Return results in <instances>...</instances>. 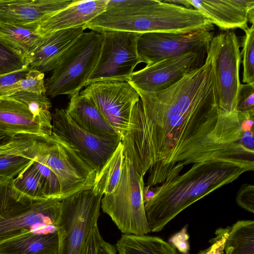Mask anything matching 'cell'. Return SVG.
I'll return each mask as SVG.
<instances>
[{
  "instance_id": "6da1fadb",
  "label": "cell",
  "mask_w": 254,
  "mask_h": 254,
  "mask_svg": "<svg viewBox=\"0 0 254 254\" xmlns=\"http://www.w3.org/2000/svg\"><path fill=\"white\" fill-rule=\"evenodd\" d=\"M136 90L140 99L122 143L139 175L148 173L147 186L172 180L190 165L254 157L244 143L253 131L250 114L220 109L213 75L206 68L159 92Z\"/></svg>"
},
{
  "instance_id": "7a4b0ae2",
  "label": "cell",
  "mask_w": 254,
  "mask_h": 254,
  "mask_svg": "<svg viewBox=\"0 0 254 254\" xmlns=\"http://www.w3.org/2000/svg\"><path fill=\"white\" fill-rule=\"evenodd\" d=\"M254 159L225 158L192 165L186 172L153 189L144 203L150 232L162 230L180 212L243 173L253 171Z\"/></svg>"
},
{
  "instance_id": "3957f363",
  "label": "cell",
  "mask_w": 254,
  "mask_h": 254,
  "mask_svg": "<svg viewBox=\"0 0 254 254\" xmlns=\"http://www.w3.org/2000/svg\"><path fill=\"white\" fill-rule=\"evenodd\" d=\"M12 180L0 182V242L24 231L56 232L61 200L31 198L16 190Z\"/></svg>"
},
{
  "instance_id": "277c9868",
  "label": "cell",
  "mask_w": 254,
  "mask_h": 254,
  "mask_svg": "<svg viewBox=\"0 0 254 254\" xmlns=\"http://www.w3.org/2000/svg\"><path fill=\"white\" fill-rule=\"evenodd\" d=\"M35 158L48 167L57 177L62 199L81 190L92 189L97 171L72 144L52 132L40 138Z\"/></svg>"
},
{
  "instance_id": "5b68a950",
  "label": "cell",
  "mask_w": 254,
  "mask_h": 254,
  "mask_svg": "<svg viewBox=\"0 0 254 254\" xmlns=\"http://www.w3.org/2000/svg\"><path fill=\"white\" fill-rule=\"evenodd\" d=\"M101 45L100 33L84 32L64 52L45 81L47 95L54 98L79 93L96 66Z\"/></svg>"
},
{
  "instance_id": "8992f818",
  "label": "cell",
  "mask_w": 254,
  "mask_h": 254,
  "mask_svg": "<svg viewBox=\"0 0 254 254\" xmlns=\"http://www.w3.org/2000/svg\"><path fill=\"white\" fill-rule=\"evenodd\" d=\"M124 155L119 184L114 192L102 196L101 207L124 234L146 235L150 230L142 196L143 178Z\"/></svg>"
},
{
  "instance_id": "52a82bcc",
  "label": "cell",
  "mask_w": 254,
  "mask_h": 254,
  "mask_svg": "<svg viewBox=\"0 0 254 254\" xmlns=\"http://www.w3.org/2000/svg\"><path fill=\"white\" fill-rule=\"evenodd\" d=\"M102 196L92 189L61 200L56 224L58 254H81L91 231L97 225Z\"/></svg>"
},
{
  "instance_id": "ba28073f",
  "label": "cell",
  "mask_w": 254,
  "mask_h": 254,
  "mask_svg": "<svg viewBox=\"0 0 254 254\" xmlns=\"http://www.w3.org/2000/svg\"><path fill=\"white\" fill-rule=\"evenodd\" d=\"M100 33V56L86 86L100 81H127L140 63L137 52L139 33L120 31Z\"/></svg>"
},
{
  "instance_id": "9c48e42d",
  "label": "cell",
  "mask_w": 254,
  "mask_h": 254,
  "mask_svg": "<svg viewBox=\"0 0 254 254\" xmlns=\"http://www.w3.org/2000/svg\"><path fill=\"white\" fill-rule=\"evenodd\" d=\"M212 40L214 85L218 107L226 113L237 112V95L241 85L240 43L236 34L230 30L214 36Z\"/></svg>"
},
{
  "instance_id": "30bf717a",
  "label": "cell",
  "mask_w": 254,
  "mask_h": 254,
  "mask_svg": "<svg viewBox=\"0 0 254 254\" xmlns=\"http://www.w3.org/2000/svg\"><path fill=\"white\" fill-rule=\"evenodd\" d=\"M79 94L95 105L122 140L132 109L140 99L137 91L126 81L108 80L93 82Z\"/></svg>"
},
{
  "instance_id": "8fae6325",
  "label": "cell",
  "mask_w": 254,
  "mask_h": 254,
  "mask_svg": "<svg viewBox=\"0 0 254 254\" xmlns=\"http://www.w3.org/2000/svg\"><path fill=\"white\" fill-rule=\"evenodd\" d=\"M214 32H147L139 34L137 52L140 63L149 65L190 53H207Z\"/></svg>"
},
{
  "instance_id": "7c38bea8",
  "label": "cell",
  "mask_w": 254,
  "mask_h": 254,
  "mask_svg": "<svg viewBox=\"0 0 254 254\" xmlns=\"http://www.w3.org/2000/svg\"><path fill=\"white\" fill-rule=\"evenodd\" d=\"M52 115V132L79 150L98 173L121 141L120 137L91 133L78 126L64 109H56Z\"/></svg>"
},
{
  "instance_id": "4fadbf2b",
  "label": "cell",
  "mask_w": 254,
  "mask_h": 254,
  "mask_svg": "<svg viewBox=\"0 0 254 254\" xmlns=\"http://www.w3.org/2000/svg\"><path fill=\"white\" fill-rule=\"evenodd\" d=\"M207 53H190L161 60L133 72L126 81L135 89L157 92L174 85L201 67Z\"/></svg>"
},
{
  "instance_id": "5bb4252c",
  "label": "cell",
  "mask_w": 254,
  "mask_h": 254,
  "mask_svg": "<svg viewBox=\"0 0 254 254\" xmlns=\"http://www.w3.org/2000/svg\"><path fill=\"white\" fill-rule=\"evenodd\" d=\"M74 0H0V21L37 29L53 14Z\"/></svg>"
},
{
  "instance_id": "9a60e30c",
  "label": "cell",
  "mask_w": 254,
  "mask_h": 254,
  "mask_svg": "<svg viewBox=\"0 0 254 254\" xmlns=\"http://www.w3.org/2000/svg\"><path fill=\"white\" fill-rule=\"evenodd\" d=\"M191 6L200 12L212 24L229 31L249 27L248 16L254 10V0H187Z\"/></svg>"
},
{
  "instance_id": "2e32d148",
  "label": "cell",
  "mask_w": 254,
  "mask_h": 254,
  "mask_svg": "<svg viewBox=\"0 0 254 254\" xmlns=\"http://www.w3.org/2000/svg\"><path fill=\"white\" fill-rule=\"evenodd\" d=\"M85 30L84 26L61 30L42 37L26 58L29 69L52 71L68 48Z\"/></svg>"
},
{
  "instance_id": "e0dca14e",
  "label": "cell",
  "mask_w": 254,
  "mask_h": 254,
  "mask_svg": "<svg viewBox=\"0 0 254 254\" xmlns=\"http://www.w3.org/2000/svg\"><path fill=\"white\" fill-rule=\"evenodd\" d=\"M107 2L108 0H74L66 7L40 23L36 33L42 37L57 31L85 26L105 10Z\"/></svg>"
},
{
  "instance_id": "ac0fdd59",
  "label": "cell",
  "mask_w": 254,
  "mask_h": 254,
  "mask_svg": "<svg viewBox=\"0 0 254 254\" xmlns=\"http://www.w3.org/2000/svg\"><path fill=\"white\" fill-rule=\"evenodd\" d=\"M40 138L19 134L0 145V182L13 179L33 162Z\"/></svg>"
},
{
  "instance_id": "d6986e66",
  "label": "cell",
  "mask_w": 254,
  "mask_h": 254,
  "mask_svg": "<svg viewBox=\"0 0 254 254\" xmlns=\"http://www.w3.org/2000/svg\"><path fill=\"white\" fill-rule=\"evenodd\" d=\"M0 130L11 137L19 134L43 138L50 136L35 120L27 106L10 96L0 97Z\"/></svg>"
},
{
  "instance_id": "ffe728a7",
  "label": "cell",
  "mask_w": 254,
  "mask_h": 254,
  "mask_svg": "<svg viewBox=\"0 0 254 254\" xmlns=\"http://www.w3.org/2000/svg\"><path fill=\"white\" fill-rule=\"evenodd\" d=\"M65 110L68 116L78 126L91 133L118 135L95 105L79 93L71 96Z\"/></svg>"
},
{
  "instance_id": "44dd1931",
  "label": "cell",
  "mask_w": 254,
  "mask_h": 254,
  "mask_svg": "<svg viewBox=\"0 0 254 254\" xmlns=\"http://www.w3.org/2000/svg\"><path fill=\"white\" fill-rule=\"evenodd\" d=\"M57 232L41 234L24 231L0 242V254H58Z\"/></svg>"
},
{
  "instance_id": "7402d4cb",
  "label": "cell",
  "mask_w": 254,
  "mask_h": 254,
  "mask_svg": "<svg viewBox=\"0 0 254 254\" xmlns=\"http://www.w3.org/2000/svg\"><path fill=\"white\" fill-rule=\"evenodd\" d=\"M41 38L35 28L0 21V44L26 60Z\"/></svg>"
},
{
  "instance_id": "603a6c76",
  "label": "cell",
  "mask_w": 254,
  "mask_h": 254,
  "mask_svg": "<svg viewBox=\"0 0 254 254\" xmlns=\"http://www.w3.org/2000/svg\"><path fill=\"white\" fill-rule=\"evenodd\" d=\"M119 254H179L169 242L147 235L123 234L116 244Z\"/></svg>"
},
{
  "instance_id": "cb8c5ba5",
  "label": "cell",
  "mask_w": 254,
  "mask_h": 254,
  "mask_svg": "<svg viewBox=\"0 0 254 254\" xmlns=\"http://www.w3.org/2000/svg\"><path fill=\"white\" fill-rule=\"evenodd\" d=\"M121 141L101 170L96 174L92 190L95 194L104 195L114 192L121 177L124 160Z\"/></svg>"
},
{
  "instance_id": "d4e9b609",
  "label": "cell",
  "mask_w": 254,
  "mask_h": 254,
  "mask_svg": "<svg viewBox=\"0 0 254 254\" xmlns=\"http://www.w3.org/2000/svg\"><path fill=\"white\" fill-rule=\"evenodd\" d=\"M224 254H254V221L239 220L230 227Z\"/></svg>"
},
{
  "instance_id": "484cf974",
  "label": "cell",
  "mask_w": 254,
  "mask_h": 254,
  "mask_svg": "<svg viewBox=\"0 0 254 254\" xmlns=\"http://www.w3.org/2000/svg\"><path fill=\"white\" fill-rule=\"evenodd\" d=\"M10 96L24 103L43 129L49 135L51 134L52 115L50 109L52 104L46 93L19 92Z\"/></svg>"
},
{
  "instance_id": "4316f807",
  "label": "cell",
  "mask_w": 254,
  "mask_h": 254,
  "mask_svg": "<svg viewBox=\"0 0 254 254\" xmlns=\"http://www.w3.org/2000/svg\"><path fill=\"white\" fill-rule=\"evenodd\" d=\"M12 184L16 190L31 198L48 199L42 178L33 162L12 180Z\"/></svg>"
},
{
  "instance_id": "83f0119b",
  "label": "cell",
  "mask_w": 254,
  "mask_h": 254,
  "mask_svg": "<svg viewBox=\"0 0 254 254\" xmlns=\"http://www.w3.org/2000/svg\"><path fill=\"white\" fill-rule=\"evenodd\" d=\"M44 73L36 69H29L20 80L0 89V97L9 96L19 92L46 93Z\"/></svg>"
},
{
  "instance_id": "f1b7e54d",
  "label": "cell",
  "mask_w": 254,
  "mask_h": 254,
  "mask_svg": "<svg viewBox=\"0 0 254 254\" xmlns=\"http://www.w3.org/2000/svg\"><path fill=\"white\" fill-rule=\"evenodd\" d=\"M245 35L243 41V82L244 83H254V26L244 30Z\"/></svg>"
},
{
  "instance_id": "f546056e",
  "label": "cell",
  "mask_w": 254,
  "mask_h": 254,
  "mask_svg": "<svg viewBox=\"0 0 254 254\" xmlns=\"http://www.w3.org/2000/svg\"><path fill=\"white\" fill-rule=\"evenodd\" d=\"M28 69L25 59L0 44V75Z\"/></svg>"
},
{
  "instance_id": "4dcf8cb0",
  "label": "cell",
  "mask_w": 254,
  "mask_h": 254,
  "mask_svg": "<svg viewBox=\"0 0 254 254\" xmlns=\"http://www.w3.org/2000/svg\"><path fill=\"white\" fill-rule=\"evenodd\" d=\"M239 112L254 111V83L241 84L237 101Z\"/></svg>"
},
{
  "instance_id": "1f68e13d",
  "label": "cell",
  "mask_w": 254,
  "mask_h": 254,
  "mask_svg": "<svg viewBox=\"0 0 254 254\" xmlns=\"http://www.w3.org/2000/svg\"><path fill=\"white\" fill-rule=\"evenodd\" d=\"M237 204L252 213H254V187L253 185H243L239 190L237 197Z\"/></svg>"
},
{
  "instance_id": "d6a6232c",
  "label": "cell",
  "mask_w": 254,
  "mask_h": 254,
  "mask_svg": "<svg viewBox=\"0 0 254 254\" xmlns=\"http://www.w3.org/2000/svg\"><path fill=\"white\" fill-rule=\"evenodd\" d=\"M230 227L220 228L216 232V237L212 239L211 245L200 251L197 254H224V245Z\"/></svg>"
},
{
  "instance_id": "836d02e7",
  "label": "cell",
  "mask_w": 254,
  "mask_h": 254,
  "mask_svg": "<svg viewBox=\"0 0 254 254\" xmlns=\"http://www.w3.org/2000/svg\"><path fill=\"white\" fill-rule=\"evenodd\" d=\"M188 227L185 226L181 230L170 238L169 243L182 254H188L190 249Z\"/></svg>"
},
{
  "instance_id": "e575fe53",
  "label": "cell",
  "mask_w": 254,
  "mask_h": 254,
  "mask_svg": "<svg viewBox=\"0 0 254 254\" xmlns=\"http://www.w3.org/2000/svg\"><path fill=\"white\" fill-rule=\"evenodd\" d=\"M103 240L98 225H96L91 231L81 254H97L98 248Z\"/></svg>"
},
{
  "instance_id": "d590c367",
  "label": "cell",
  "mask_w": 254,
  "mask_h": 254,
  "mask_svg": "<svg viewBox=\"0 0 254 254\" xmlns=\"http://www.w3.org/2000/svg\"><path fill=\"white\" fill-rule=\"evenodd\" d=\"M29 69L0 75V89L13 84L23 78Z\"/></svg>"
},
{
  "instance_id": "8d00e7d4",
  "label": "cell",
  "mask_w": 254,
  "mask_h": 254,
  "mask_svg": "<svg viewBox=\"0 0 254 254\" xmlns=\"http://www.w3.org/2000/svg\"><path fill=\"white\" fill-rule=\"evenodd\" d=\"M97 254H117V249L103 240L98 248Z\"/></svg>"
},
{
  "instance_id": "74e56055",
  "label": "cell",
  "mask_w": 254,
  "mask_h": 254,
  "mask_svg": "<svg viewBox=\"0 0 254 254\" xmlns=\"http://www.w3.org/2000/svg\"><path fill=\"white\" fill-rule=\"evenodd\" d=\"M12 138L0 130V145L7 142Z\"/></svg>"
}]
</instances>
